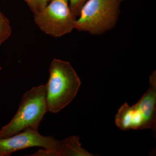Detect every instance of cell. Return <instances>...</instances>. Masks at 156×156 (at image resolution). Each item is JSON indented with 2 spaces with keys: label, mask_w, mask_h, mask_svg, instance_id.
I'll use <instances>...</instances> for the list:
<instances>
[{
  "label": "cell",
  "mask_w": 156,
  "mask_h": 156,
  "mask_svg": "<svg viewBox=\"0 0 156 156\" xmlns=\"http://www.w3.org/2000/svg\"><path fill=\"white\" fill-rule=\"evenodd\" d=\"M50 76L46 84L48 112L56 113L76 97L81 81L68 62L54 58L51 62Z\"/></svg>",
  "instance_id": "1"
},
{
  "label": "cell",
  "mask_w": 156,
  "mask_h": 156,
  "mask_svg": "<svg viewBox=\"0 0 156 156\" xmlns=\"http://www.w3.org/2000/svg\"><path fill=\"white\" fill-rule=\"evenodd\" d=\"M46 95V84L33 87L25 92L16 114L0 130V138L13 136L28 128L38 131L48 112Z\"/></svg>",
  "instance_id": "2"
},
{
  "label": "cell",
  "mask_w": 156,
  "mask_h": 156,
  "mask_svg": "<svg viewBox=\"0 0 156 156\" xmlns=\"http://www.w3.org/2000/svg\"><path fill=\"white\" fill-rule=\"evenodd\" d=\"M150 87L139 101L132 106L127 102L119 109L115 123L122 131L150 129L156 130V72L149 77Z\"/></svg>",
  "instance_id": "3"
},
{
  "label": "cell",
  "mask_w": 156,
  "mask_h": 156,
  "mask_svg": "<svg viewBox=\"0 0 156 156\" xmlns=\"http://www.w3.org/2000/svg\"><path fill=\"white\" fill-rule=\"evenodd\" d=\"M119 0H87L82 7L74 29L101 35L114 28L120 13Z\"/></svg>",
  "instance_id": "4"
},
{
  "label": "cell",
  "mask_w": 156,
  "mask_h": 156,
  "mask_svg": "<svg viewBox=\"0 0 156 156\" xmlns=\"http://www.w3.org/2000/svg\"><path fill=\"white\" fill-rule=\"evenodd\" d=\"M44 148L30 156H64L66 152L65 140H58L53 136H44L38 131L28 128L5 138H0V156H9L11 154L27 148Z\"/></svg>",
  "instance_id": "5"
},
{
  "label": "cell",
  "mask_w": 156,
  "mask_h": 156,
  "mask_svg": "<svg viewBox=\"0 0 156 156\" xmlns=\"http://www.w3.org/2000/svg\"><path fill=\"white\" fill-rule=\"evenodd\" d=\"M34 16L40 29L55 37L70 33L74 29L77 20L69 9V0H52Z\"/></svg>",
  "instance_id": "6"
},
{
  "label": "cell",
  "mask_w": 156,
  "mask_h": 156,
  "mask_svg": "<svg viewBox=\"0 0 156 156\" xmlns=\"http://www.w3.org/2000/svg\"><path fill=\"white\" fill-rule=\"evenodd\" d=\"M11 33L12 29L9 20L0 11V47L9 38Z\"/></svg>",
  "instance_id": "7"
},
{
  "label": "cell",
  "mask_w": 156,
  "mask_h": 156,
  "mask_svg": "<svg viewBox=\"0 0 156 156\" xmlns=\"http://www.w3.org/2000/svg\"><path fill=\"white\" fill-rule=\"evenodd\" d=\"M33 14L43 10L50 2V0H24Z\"/></svg>",
  "instance_id": "8"
},
{
  "label": "cell",
  "mask_w": 156,
  "mask_h": 156,
  "mask_svg": "<svg viewBox=\"0 0 156 156\" xmlns=\"http://www.w3.org/2000/svg\"><path fill=\"white\" fill-rule=\"evenodd\" d=\"M87 0H69L70 11L76 17L80 16L82 7Z\"/></svg>",
  "instance_id": "9"
},
{
  "label": "cell",
  "mask_w": 156,
  "mask_h": 156,
  "mask_svg": "<svg viewBox=\"0 0 156 156\" xmlns=\"http://www.w3.org/2000/svg\"><path fill=\"white\" fill-rule=\"evenodd\" d=\"M119 1H120V2H122V1H124V0H119Z\"/></svg>",
  "instance_id": "10"
},
{
  "label": "cell",
  "mask_w": 156,
  "mask_h": 156,
  "mask_svg": "<svg viewBox=\"0 0 156 156\" xmlns=\"http://www.w3.org/2000/svg\"><path fill=\"white\" fill-rule=\"evenodd\" d=\"M51 1H52V0H50V2H51Z\"/></svg>",
  "instance_id": "11"
}]
</instances>
